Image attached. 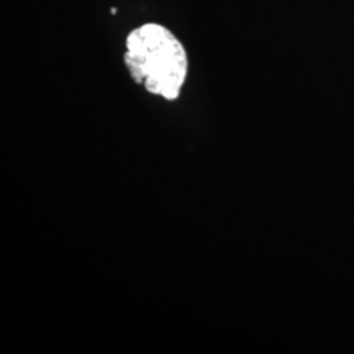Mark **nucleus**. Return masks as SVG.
I'll list each match as a JSON object with an SVG mask.
<instances>
[{"label":"nucleus","instance_id":"1","mask_svg":"<svg viewBox=\"0 0 354 354\" xmlns=\"http://www.w3.org/2000/svg\"><path fill=\"white\" fill-rule=\"evenodd\" d=\"M124 62L131 79L151 95L174 102L189 70L185 46L167 26L146 23L129 32Z\"/></svg>","mask_w":354,"mask_h":354}]
</instances>
